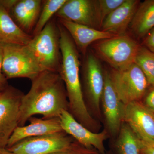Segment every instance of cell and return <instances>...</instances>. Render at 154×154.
Wrapping results in <instances>:
<instances>
[{"instance_id":"13","label":"cell","mask_w":154,"mask_h":154,"mask_svg":"<svg viewBox=\"0 0 154 154\" xmlns=\"http://www.w3.org/2000/svg\"><path fill=\"white\" fill-rule=\"evenodd\" d=\"M101 103L107 128L111 134L115 136L118 134L122 123L123 104L113 88L109 73L106 71Z\"/></svg>"},{"instance_id":"28","label":"cell","mask_w":154,"mask_h":154,"mask_svg":"<svg viewBox=\"0 0 154 154\" xmlns=\"http://www.w3.org/2000/svg\"><path fill=\"white\" fill-rule=\"evenodd\" d=\"M140 154H154V142L140 140Z\"/></svg>"},{"instance_id":"19","label":"cell","mask_w":154,"mask_h":154,"mask_svg":"<svg viewBox=\"0 0 154 154\" xmlns=\"http://www.w3.org/2000/svg\"><path fill=\"white\" fill-rule=\"evenodd\" d=\"M136 37L143 38L154 27V0L140 3L129 26Z\"/></svg>"},{"instance_id":"20","label":"cell","mask_w":154,"mask_h":154,"mask_svg":"<svg viewBox=\"0 0 154 154\" xmlns=\"http://www.w3.org/2000/svg\"><path fill=\"white\" fill-rule=\"evenodd\" d=\"M116 147L118 154H140V140L125 122L121 125Z\"/></svg>"},{"instance_id":"3","label":"cell","mask_w":154,"mask_h":154,"mask_svg":"<svg viewBox=\"0 0 154 154\" xmlns=\"http://www.w3.org/2000/svg\"><path fill=\"white\" fill-rule=\"evenodd\" d=\"M60 38L58 25L51 20L27 45L42 72H58L61 59Z\"/></svg>"},{"instance_id":"6","label":"cell","mask_w":154,"mask_h":154,"mask_svg":"<svg viewBox=\"0 0 154 154\" xmlns=\"http://www.w3.org/2000/svg\"><path fill=\"white\" fill-rule=\"evenodd\" d=\"M2 44V72L6 79L25 78L31 80L41 72L27 45Z\"/></svg>"},{"instance_id":"16","label":"cell","mask_w":154,"mask_h":154,"mask_svg":"<svg viewBox=\"0 0 154 154\" xmlns=\"http://www.w3.org/2000/svg\"><path fill=\"white\" fill-rule=\"evenodd\" d=\"M59 20L60 24L69 34L78 50L84 54H86L88 46L94 42L117 36L65 19H59Z\"/></svg>"},{"instance_id":"21","label":"cell","mask_w":154,"mask_h":154,"mask_svg":"<svg viewBox=\"0 0 154 154\" xmlns=\"http://www.w3.org/2000/svg\"><path fill=\"white\" fill-rule=\"evenodd\" d=\"M134 63L145 75L149 87H154V53L140 45L135 58Z\"/></svg>"},{"instance_id":"29","label":"cell","mask_w":154,"mask_h":154,"mask_svg":"<svg viewBox=\"0 0 154 154\" xmlns=\"http://www.w3.org/2000/svg\"><path fill=\"white\" fill-rule=\"evenodd\" d=\"M18 0H1L0 5L9 12L14 8Z\"/></svg>"},{"instance_id":"15","label":"cell","mask_w":154,"mask_h":154,"mask_svg":"<svg viewBox=\"0 0 154 154\" xmlns=\"http://www.w3.org/2000/svg\"><path fill=\"white\" fill-rule=\"evenodd\" d=\"M140 3L138 0H125L105 19L100 30L115 35L125 34Z\"/></svg>"},{"instance_id":"12","label":"cell","mask_w":154,"mask_h":154,"mask_svg":"<svg viewBox=\"0 0 154 154\" xmlns=\"http://www.w3.org/2000/svg\"><path fill=\"white\" fill-rule=\"evenodd\" d=\"M55 15L59 19L100 30L95 0H66Z\"/></svg>"},{"instance_id":"9","label":"cell","mask_w":154,"mask_h":154,"mask_svg":"<svg viewBox=\"0 0 154 154\" xmlns=\"http://www.w3.org/2000/svg\"><path fill=\"white\" fill-rule=\"evenodd\" d=\"M74 140L63 131L25 139L7 149L16 154H51L66 148Z\"/></svg>"},{"instance_id":"27","label":"cell","mask_w":154,"mask_h":154,"mask_svg":"<svg viewBox=\"0 0 154 154\" xmlns=\"http://www.w3.org/2000/svg\"><path fill=\"white\" fill-rule=\"evenodd\" d=\"M3 60V50L2 45L0 43V89L4 91L8 88L7 79L3 74L2 72V64Z\"/></svg>"},{"instance_id":"1","label":"cell","mask_w":154,"mask_h":154,"mask_svg":"<svg viewBox=\"0 0 154 154\" xmlns=\"http://www.w3.org/2000/svg\"><path fill=\"white\" fill-rule=\"evenodd\" d=\"M31 81L30 91L22 97L19 126L25 125L36 114L51 119L59 117L63 110L69 111L66 89L58 72H41Z\"/></svg>"},{"instance_id":"10","label":"cell","mask_w":154,"mask_h":154,"mask_svg":"<svg viewBox=\"0 0 154 154\" xmlns=\"http://www.w3.org/2000/svg\"><path fill=\"white\" fill-rule=\"evenodd\" d=\"M122 122L141 140L154 142V113L140 101L123 104Z\"/></svg>"},{"instance_id":"25","label":"cell","mask_w":154,"mask_h":154,"mask_svg":"<svg viewBox=\"0 0 154 154\" xmlns=\"http://www.w3.org/2000/svg\"><path fill=\"white\" fill-rule=\"evenodd\" d=\"M148 89L142 102L146 107L154 113V87Z\"/></svg>"},{"instance_id":"30","label":"cell","mask_w":154,"mask_h":154,"mask_svg":"<svg viewBox=\"0 0 154 154\" xmlns=\"http://www.w3.org/2000/svg\"><path fill=\"white\" fill-rule=\"evenodd\" d=\"M0 154H16L10 151L6 148L0 147Z\"/></svg>"},{"instance_id":"26","label":"cell","mask_w":154,"mask_h":154,"mask_svg":"<svg viewBox=\"0 0 154 154\" xmlns=\"http://www.w3.org/2000/svg\"><path fill=\"white\" fill-rule=\"evenodd\" d=\"M142 45L154 53V27L144 37Z\"/></svg>"},{"instance_id":"4","label":"cell","mask_w":154,"mask_h":154,"mask_svg":"<svg viewBox=\"0 0 154 154\" xmlns=\"http://www.w3.org/2000/svg\"><path fill=\"white\" fill-rule=\"evenodd\" d=\"M140 46L136 40L123 34L101 40L95 48L101 59L113 69L119 70L134 63Z\"/></svg>"},{"instance_id":"18","label":"cell","mask_w":154,"mask_h":154,"mask_svg":"<svg viewBox=\"0 0 154 154\" xmlns=\"http://www.w3.org/2000/svg\"><path fill=\"white\" fill-rule=\"evenodd\" d=\"M33 38L21 29L0 5V43L27 45Z\"/></svg>"},{"instance_id":"24","label":"cell","mask_w":154,"mask_h":154,"mask_svg":"<svg viewBox=\"0 0 154 154\" xmlns=\"http://www.w3.org/2000/svg\"><path fill=\"white\" fill-rule=\"evenodd\" d=\"M51 154H100L95 149L87 148L78 143L74 141L62 150Z\"/></svg>"},{"instance_id":"14","label":"cell","mask_w":154,"mask_h":154,"mask_svg":"<svg viewBox=\"0 0 154 154\" xmlns=\"http://www.w3.org/2000/svg\"><path fill=\"white\" fill-rule=\"evenodd\" d=\"M29 124L18 126L14 131L8 141L6 148H8L20 141L28 138L63 131L59 117L51 119H29Z\"/></svg>"},{"instance_id":"2","label":"cell","mask_w":154,"mask_h":154,"mask_svg":"<svg viewBox=\"0 0 154 154\" xmlns=\"http://www.w3.org/2000/svg\"><path fill=\"white\" fill-rule=\"evenodd\" d=\"M61 59L58 73L63 81L69 102V111L81 124L96 132L99 125L92 117L83 95L80 76L79 50L69 34L59 23Z\"/></svg>"},{"instance_id":"8","label":"cell","mask_w":154,"mask_h":154,"mask_svg":"<svg viewBox=\"0 0 154 154\" xmlns=\"http://www.w3.org/2000/svg\"><path fill=\"white\" fill-rule=\"evenodd\" d=\"M24 94L7 88L0 96V147L6 148L9 139L19 126L20 108Z\"/></svg>"},{"instance_id":"22","label":"cell","mask_w":154,"mask_h":154,"mask_svg":"<svg viewBox=\"0 0 154 154\" xmlns=\"http://www.w3.org/2000/svg\"><path fill=\"white\" fill-rule=\"evenodd\" d=\"M66 0H46L43 1L38 21L33 30V36L40 33L51 20L53 16L62 7Z\"/></svg>"},{"instance_id":"5","label":"cell","mask_w":154,"mask_h":154,"mask_svg":"<svg viewBox=\"0 0 154 154\" xmlns=\"http://www.w3.org/2000/svg\"><path fill=\"white\" fill-rule=\"evenodd\" d=\"M110 80L119 98L124 105L140 101L149 87L143 72L136 64L122 70H112Z\"/></svg>"},{"instance_id":"23","label":"cell","mask_w":154,"mask_h":154,"mask_svg":"<svg viewBox=\"0 0 154 154\" xmlns=\"http://www.w3.org/2000/svg\"><path fill=\"white\" fill-rule=\"evenodd\" d=\"M97 17L100 28L105 19L124 2L125 0H96Z\"/></svg>"},{"instance_id":"7","label":"cell","mask_w":154,"mask_h":154,"mask_svg":"<svg viewBox=\"0 0 154 154\" xmlns=\"http://www.w3.org/2000/svg\"><path fill=\"white\" fill-rule=\"evenodd\" d=\"M83 85L88 101L87 107L90 106L94 113L100 117L101 99L105 86V72H103L99 60L92 53L86 56L83 69Z\"/></svg>"},{"instance_id":"31","label":"cell","mask_w":154,"mask_h":154,"mask_svg":"<svg viewBox=\"0 0 154 154\" xmlns=\"http://www.w3.org/2000/svg\"><path fill=\"white\" fill-rule=\"evenodd\" d=\"M2 91L0 89V96H1V94H2Z\"/></svg>"},{"instance_id":"17","label":"cell","mask_w":154,"mask_h":154,"mask_svg":"<svg viewBox=\"0 0 154 154\" xmlns=\"http://www.w3.org/2000/svg\"><path fill=\"white\" fill-rule=\"evenodd\" d=\"M43 1L18 0L11 11L17 25L25 33L34 30L40 15Z\"/></svg>"},{"instance_id":"11","label":"cell","mask_w":154,"mask_h":154,"mask_svg":"<svg viewBox=\"0 0 154 154\" xmlns=\"http://www.w3.org/2000/svg\"><path fill=\"white\" fill-rule=\"evenodd\" d=\"M61 126L64 131L87 148L95 149L100 154H105L104 142L108 137L106 129L94 132L79 123L67 110L62 111L59 116Z\"/></svg>"}]
</instances>
